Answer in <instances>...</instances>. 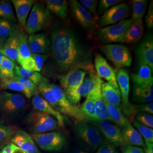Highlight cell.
I'll return each mask as SVG.
<instances>
[{"instance_id":"cell-1","label":"cell","mask_w":153,"mask_h":153,"mask_svg":"<svg viewBox=\"0 0 153 153\" xmlns=\"http://www.w3.org/2000/svg\"><path fill=\"white\" fill-rule=\"evenodd\" d=\"M51 48L56 66L64 75L78 66L90 62L88 52L75 33L65 28L55 29L51 33Z\"/></svg>"},{"instance_id":"cell-2","label":"cell","mask_w":153,"mask_h":153,"mask_svg":"<svg viewBox=\"0 0 153 153\" xmlns=\"http://www.w3.org/2000/svg\"><path fill=\"white\" fill-rule=\"evenodd\" d=\"M91 62L78 66L64 75L58 76L61 88L66 98L71 104L78 106L81 98L78 95V90L80 87L88 68Z\"/></svg>"},{"instance_id":"cell-3","label":"cell","mask_w":153,"mask_h":153,"mask_svg":"<svg viewBox=\"0 0 153 153\" xmlns=\"http://www.w3.org/2000/svg\"><path fill=\"white\" fill-rule=\"evenodd\" d=\"M26 121L33 134H43L53 131L59 127L53 117L43 112L34 109L28 114Z\"/></svg>"},{"instance_id":"cell-4","label":"cell","mask_w":153,"mask_h":153,"mask_svg":"<svg viewBox=\"0 0 153 153\" xmlns=\"http://www.w3.org/2000/svg\"><path fill=\"white\" fill-rule=\"evenodd\" d=\"M30 135L39 148L47 152H60L65 147L67 141L65 134L61 131H52Z\"/></svg>"},{"instance_id":"cell-5","label":"cell","mask_w":153,"mask_h":153,"mask_svg":"<svg viewBox=\"0 0 153 153\" xmlns=\"http://www.w3.org/2000/svg\"><path fill=\"white\" fill-rule=\"evenodd\" d=\"M75 133L84 143L94 150H97L104 141L98 127L86 121L76 123Z\"/></svg>"},{"instance_id":"cell-6","label":"cell","mask_w":153,"mask_h":153,"mask_svg":"<svg viewBox=\"0 0 153 153\" xmlns=\"http://www.w3.org/2000/svg\"><path fill=\"white\" fill-rule=\"evenodd\" d=\"M101 51L117 69L131 65L132 58L128 48L121 44H108L101 47Z\"/></svg>"},{"instance_id":"cell-7","label":"cell","mask_w":153,"mask_h":153,"mask_svg":"<svg viewBox=\"0 0 153 153\" xmlns=\"http://www.w3.org/2000/svg\"><path fill=\"white\" fill-rule=\"evenodd\" d=\"M49 85L51 90L55 95L57 102V111L62 115L71 117L75 121L76 123L85 121L79 107L71 104L66 98L62 88L59 86L55 84L49 83Z\"/></svg>"},{"instance_id":"cell-8","label":"cell","mask_w":153,"mask_h":153,"mask_svg":"<svg viewBox=\"0 0 153 153\" xmlns=\"http://www.w3.org/2000/svg\"><path fill=\"white\" fill-rule=\"evenodd\" d=\"M50 19V13L41 3H35L30 11L25 28L29 34L35 33L46 26Z\"/></svg>"},{"instance_id":"cell-9","label":"cell","mask_w":153,"mask_h":153,"mask_svg":"<svg viewBox=\"0 0 153 153\" xmlns=\"http://www.w3.org/2000/svg\"><path fill=\"white\" fill-rule=\"evenodd\" d=\"M131 22V19H126L115 25L102 28L98 33L99 38L103 43H121Z\"/></svg>"},{"instance_id":"cell-10","label":"cell","mask_w":153,"mask_h":153,"mask_svg":"<svg viewBox=\"0 0 153 153\" xmlns=\"http://www.w3.org/2000/svg\"><path fill=\"white\" fill-rule=\"evenodd\" d=\"M26 99L19 94L4 91L0 94V110L6 115H15L23 111Z\"/></svg>"},{"instance_id":"cell-11","label":"cell","mask_w":153,"mask_h":153,"mask_svg":"<svg viewBox=\"0 0 153 153\" xmlns=\"http://www.w3.org/2000/svg\"><path fill=\"white\" fill-rule=\"evenodd\" d=\"M131 14L129 5L124 2L117 4L110 7L98 20L99 25L107 27L126 20Z\"/></svg>"},{"instance_id":"cell-12","label":"cell","mask_w":153,"mask_h":153,"mask_svg":"<svg viewBox=\"0 0 153 153\" xmlns=\"http://www.w3.org/2000/svg\"><path fill=\"white\" fill-rule=\"evenodd\" d=\"M94 125L98 127L107 142L117 146L127 145L123 137L121 128L119 126L113 124L108 121L104 120L94 122Z\"/></svg>"},{"instance_id":"cell-13","label":"cell","mask_w":153,"mask_h":153,"mask_svg":"<svg viewBox=\"0 0 153 153\" xmlns=\"http://www.w3.org/2000/svg\"><path fill=\"white\" fill-rule=\"evenodd\" d=\"M69 2L73 16L80 25L88 30H93L96 27V19L90 12L76 0H71Z\"/></svg>"},{"instance_id":"cell-14","label":"cell","mask_w":153,"mask_h":153,"mask_svg":"<svg viewBox=\"0 0 153 153\" xmlns=\"http://www.w3.org/2000/svg\"><path fill=\"white\" fill-rule=\"evenodd\" d=\"M104 82L98 76L93 64L91 63L88 68L86 74L80 87L78 90L79 97L86 98L88 95Z\"/></svg>"},{"instance_id":"cell-15","label":"cell","mask_w":153,"mask_h":153,"mask_svg":"<svg viewBox=\"0 0 153 153\" xmlns=\"http://www.w3.org/2000/svg\"><path fill=\"white\" fill-rule=\"evenodd\" d=\"M138 65H148L153 70V39L152 35L146 36L136 51Z\"/></svg>"},{"instance_id":"cell-16","label":"cell","mask_w":153,"mask_h":153,"mask_svg":"<svg viewBox=\"0 0 153 153\" xmlns=\"http://www.w3.org/2000/svg\"><path fill=\"white\" fill-rule=\"evenodd\" d=\"M95 70L100 78H104L116 88L119 90L116 78V73L114 69L110 66L107 60L100 54L95 56Z\"/></svg>"},{"instance_id":"cell-17","label":"cell","mask_w":153,"mask_h":153,"mask_svg":"<svg viewBox=\"0 0 153 153\" xmlns=\"http://www.w3.org/2000/svg\"><path fill=\"white\" fill-rule=\"evenodd\" d=\"M21 30L16 28L10 38L0 44V52L14 62H18V47Z\"/></svg>"},{"instance_id":"cell-18","label":"cell","mask_w":153,"mask_h":153,"mask_svg":"<svg viewBox=\"0 0 153 153\" xmlns=\"http://www.w3.org/2000/svg\"><path fill=\"white\" fill-rule=\"evenodd\" d=\"M10 141L26 153H41L31 135L24 131H16Z\"/></svg>"},{"instance_id":"cell-19","label":"cell","mask_w":153,"mask_h":153,"mask_svg":"<svg viewBox=\"0 0 153 153\" xmlns=\"http://www.w3.org/2000/svg\"><path fill=\"white\" fill-rule=\"evenodd\" d=\"M28 44L31 53L44 55L49 52L51 42L44 33H35L28 37Z\"/></svg>"},{"instance_id":"cell-20","label":"cell","mask_w":153,"mask_h":153,"mask_svg":"<svg viewBox=\"0 0 153 153\" xmlns=\"http://www.w3.org/2000/svg\"><path fill=\"white\" fill-rule=\"evenodd\" d=\"M101 85L98 86L88 96H89L94 101L95 109V114H96V116L98 121L104 120L112 121L111 118L110 117V116L108 111L107 104L102 95Z\"/></svg>"},{"instance_id":"cell-21","label":"cell","mask_w":153,"mask_h":153,"mask_svg":"<svg viewBox=\"0 0 153 153\" xmlns=\"http://www.w3.org/2000/svg\"><path fill=\"white\" fill-rule=\"evenodd\" d=\"M32 103L33 107L35 110L43 112L52 116L57 121L59 126L64 127L65 119L63 115L54 109L46 100H45L39 94H36L33 96Z\"/></svg>"},{"instance_id":"cell-22","label":"cell","mask_w":153,"mask_h":153,"mask_svg":"<svg viewBox=\"0 0 153 153\" xmlns=\"http://www.w3.org/2000/svg\"><path fill=\"white\" fill-rule=\"evenodd\" d=\"M33 0H12L16 13L18 21L23 27L25 28L28 16L33 5L35 3Z\"/></svg>"},{"instance_id":"cell-23","label":"cell","mask_w":153,"mask_h":153,"mask_svg":"<svg viewBox=\"0 0 153 153\" xmlns=\"http://www.w3.org/2000/svg\"><path fill=\"white\" fill-rule=\"evenodd\" d=\"M116 81L120 92L122 105L124 106L129 103V76L127 71L121 68L116 74Z\"/></svg>"},{"instance_id":"cell-24","label":"cell","mask_w":153,"mask_h":153,"mask_svg":"<svg viewBox=\"0 0 153 153\" xmlns=\"http://www.w3.org/2000/svg\"><path fill=\"white\" fill-rule=\"evenodd\" d=\"M144 31L142 19L132 21L130 26L126 30L122 43L133 44L138 42L141 38Z\"/></svg>"},{"instance_id":"cell-25","label":"cell","mask_w":153,"mask_h":153,"mask_svg":"<svg viewBox=\"0 0 153 153\" xmlns=\"http://www.w3.org/2000/svg\"><path fill=\"white\" fill-rule=\"evenodd\" d=\"M153 70L148 65H139L137 73L132 74L131 79L134 85L139 87H146L153 85Z\"/></svg>"},{"instance_id":"cell-26","label":"cell","mask_w":153,"mask_h":153,"mask_svg":"<svg viewBox=\"0 0 153 153\" xmlns=\"http://www.w3.org/2000/svg\"><path fill=\"white\" fill-rule=\"evenodd\" d=\"M102 97L107 104L120 107L121 97L119 90L116 88L108 82H103L101 85Z\"/></svg>"},{"instance_id":"cell-27","label":"cell","mask_w":153,"mask_h":153,"mask_svg":"<svg viewBox=\"0 0 153 153\" xmlns=\"http://www.w3.org/2000/svg\"><path fill=\"white\" fill-rule=\"evenodd\" d=\"M123 138L127 145L137 147H144L145 141L136 128L131 126V123L121 128Z\"/></svg>"},{"instance_id":"cell-28","label":"cell","mask_w":153,"mask_h":153,"mask_svg":"<svg viewBox=\"0 0 153 153\" xmlns=\"http://www.w3.org/2000/svg\"><path fill=\"white\" fill-rule=\"evenodd\" d=\"M153 85L146 87H139L134 85L133 100L138 103L145 104L152 102L153 100Z\"/></svg>"},{"instance_id":"cell-29","label":"cell","mask_w":153,"mask_h":153,"mask_svg":"<svg viewBox=\"0 0 153 153\" xmlns=\"http://www.w3.org/2000/svg\"><path fill=\"white\" fill-rule=\"evenodd\" d=\"M46 8L49 13H52L61 18L68 15V2L66 0H47L45 1Z\"/></svg>"},{"instance_id":"cell-30","label":"cell","mask_w":153,"mask_h":153,"mask_svg":"<svg viewBox=\"0 0 153 153\" xmlns=\"http://www.w3.org/2000/svg\"><path fill=\"white\" fill-rule=\"evenodd\" d=\"M14 73L15 76L28 79L36 86H38L39 85L42 83L48 82V80L38 72L28 71L24 69L21 66L16 65L15 67Z\"/></svg>"},{"instance_id":"cell-31","label":"cell","mask_w":153,"mask_h":153,"mask_svg":"<svg viewBox=\"0 0 153 153\" xmlns=\"http://www.w3.org/2000/svg\"><path fill=\"white\" fill-rule=\"evenodd\" d=\"M1 83V88L4 90H9L16 92L22 93L27 98H31L33 94L28 90L26 89L19 82L16 81L13 78H3L0 81Z\"/></svg>"},{"instance_id":"cell-32","label":"cell","mask_w":153,"mask_h":153,"mask_svg":"<svg viewBox=\"0 0 153 153\" xmlns=\"http://www.w3.org/2000/svg\"><path fill=\"white\" fill-rule=\"evenodd\" d=\"M106 104L112 122H114L121 128L131 123L123 114L121 107L107 103Z\"/></svg>"},{"instance_id":"cell-33","label":"cell","mask_w":153,"mask_h":153,"mask_svg":"<svg viewBox=\"0 0 153 153\" xmlns=\"http://www.w3.org/2000/svg\"><path fill=\"white\" fill-rule=\"evenodd\" d=\"M82 116L86 121H97V118L95 114V106L93 99L88 96L81 107H79Z\"/></svg>"},{"instance_id":"cell-34","label":"cell","mask_w":153,"mask_h":153,"mask_svg":"<svg viewBox=\"0 0 153 153\" xmlns=\"http://www.w3.org/2000/svg\"><path fill=\"white\" fill-rule=\"evenodd\" d=\"M31 52L28 44V35L25 31H21L18 47V63L31 57Z\"/></svg>"},{"instance_id":"cell-35","label":"cell","mask_w":153,"mask_h":153,"mask_svg":"<svg viewBox=\"0 0 153 153\" xmlns=\"http://www.w3.org/2000/svg\"><path fill=\"white\" fill-rule=\"evenodd\" d=\"M49 83L48 82H44L39 85L38 86L39 93L42 95V98L45 100H46L54 109L57 111V102L54 94L49 87Z\"/></svg>"},{"instance_id":"cell-36","label":"cell","mask_w":153,"mask_h":153,"mask_svg":"<svg viewBox=\"0 0 153 153\" xmlns=\"http://www.w3.org/2000/svg\"><path fill=\"white\" fill-rule=\"evenodd\" d=\"M13 22L0 18V44L10 38L15 32L16 27Z\"/></svg>"},{"instance_id":"cell-37","label":"cell","mask_w":153,"mask_h":153,"mask_svg":"<svg viewBox=\"0 0 153 153\" xmlns=\"http://www.w3.org/2000/svg\"><path fill=\"white\" fill-rule=\"evenodd\" d=\"M16 64L14 61L3 56L0 64V72L5 78H12L15 76L14 69Z\"/></svg>"},{"instance_id":"cell-38","label":"cell","mask_w":153,"mask_h":153,"mask_svg":"<svg viewBox=\"0 0 153 153\" xmlns=\"http://www.w3.org/2000/svg\"><path fill=\"white\" fill-rule=\"evenodd\" d=\"M131 4L133 9L131 20L136 21L142 19V18L146 12L148 1L133 0L131 1Z\"/></svg>"},{"instance_id":"cell-39","label":"cell","mask_w":153,"mask_h":153,"mask_svg":"<svg viewBox=\"0 0 153 153\" xmlns=\"http://www.w3.org/2000/svg\"><path fill=\"white\" fill-rule=\"evenodd\" d=\"M16 131L15 126L4 124H0V150L5 144L9 143Z\"/></svg>"},{"instance_id":"cell-40","label":"cell","mask_w":153,"mask_h":153,"mask_svg":"<svg viewBox=\"0 0 153 153\" xmlns=\"http://www.w3.org/2000/svg\"><path fill=\"white\" fill-rule=\"evenodd\" d=\"M0 18L14 21L16 19L14 10L9 1L2 0L0 1Z\"/></svg>"},{"instance_id":"cell-41","label":"cell","mask_w":153,"mask_h":153,"mask_svg":"<svg viewBox=\"0 0 153 153\" xmlns=\"http://www.w3.org/2000/svg\"><path fill=\"white\" fill-rule=\"evenodd\" d=\"M133 126L136 128V130L140 134L145 142L153 143V128H150L146 126H143L137 121H134Z\"/></svg>"},{"instance_id":"cell-42","label":"cell","mask_w":153,"mask_h":153,"mask_svg":"<svg viewBox=\"0 0 153 153\" xmlns=\"http://www.w3.org/2000/svg\"><path fill=\"white\" fill-rule=\"evenodd\" d=\"M13 78L18 82H19L22 85H23L26 89L30 91H31L33 95H35L36 94H38L39 90L37 86H36L34 83L28 79L21 78L19 76H15L13 77Z\"/></svg>"},{"instance_id":"cell-43","label":"cell","mask_w":153,"mask_h":153,"mask_svg":"<svg viewBox=\"0 0 153 153\" xmlns=\"http://www.w3.org/2000/svg\"><path fill=\"white\" fill-rule=\"evenodd\" d=\"M137 121L150 128L153 127V115L145 112H140L136 115Z\"/></svg>"},{"instance_id":"cell-44","label":"cell","mask_w":153,"mask_h":153,"mask_svg":"<svg viewBox=\"0 0 153 153\" xmlns=\"http://www.w3.org/2000/svg\"><path fill=\"white\" fill-rule=\"evenodd\" d=\"M123 2L120 0H101L99 1L98 7V14H101L109 9L110 7L116 5V4Z\"/></svg>"},{"instance_id":"cell-45","label":"cell","mask_w":153,"mask_h":153,"mask_svg":"<svg viewBox=\"0 0 153 153\" xmlns=\"http://www.w3.org/2000/svg\"><path fill=\"white\" fill-rule=\"evenodd\" d=\"M31 56L35 61V67L33 71L40 72L44 66V63L47 59V56L41 54H31Z\"/></svg>"},{"instance_id":"cell-46","label":"cell","mask_w":153,"mask_h":153,"mask_svg":"<svg viewBox=\"0 0 153 153\" xmlns=\"http://www.w3.org/2000/svg\"><path fill=\"white\" fill-rule=\"evenodd\" d=\"M98 1L97 0H81L79 4L92 14L96 16Z\"/></svg>"},{"instance_id":"cell-47","label":"cell","mask_w":153,"mask_h":153,"mask_svg":"<svg viewBox=\"0 0 153 153\" xmlns=\"http://www.w3.org/2000/svg\"><path fill=\"white\" fill-rule=\"evenodd\" d=\"M97 153H119V152L115 146L104 140L97 149Z\"/></svg>"},{"instance_id":"cell-48","label":"cell","mask_w":153,"mask_h":153,"mask_svg":"<svg viewBox=\"0 0 153 153\" xmlns=\"http://www.w3.org/2000/svg\"><path fill=\"white\" fill-rule=\"evenodd\" d=\"M146 25L148 28H153V1H151L149 7L148 13L145 18Z\"/></svg>"},{"instance_id":"cell-49","label":"cell","mask_w":153,"mask_h":153,"mask_svg":"<svg viewBox=\"0 0 153 153\" xmlns=\"http://www.w3.org/2000/svg\"><path fill=\"white\" fill-rule=\"evenodd\" d=\"M137 111L140 112H145L152 115L153 114V103L150 102L145 104L136 105Z\"/></svg>"},{"instance_id":"cell-50","label":"cell","mask_w":153,"mask_h":153,"mask_svg":"<svg viewBox=\"0 0 153 153\" xmlns=\"http://www.w3.org/2000/svg\"><path fill=\"white\" fill-rule=\"evenodd\" d=\"M122 153H144L142 148L131 145H126Z\"/></svg>"},{"instance_id":"cell-51","label":"cell","mask_w":153,"mask_h":153,"mask_svg":"<svg viewBox=\"0 0 153 153\" xmlns=\"http://www.w3.org/2000/svg\"><path fill=\"white\" fill-rule=\"evenodd\" d=\"M14 145L11 143L5 144L0 150V153H13Z\"/></svg>"},{"instance_id":"cell-52","label":"cell","mask_w":153,"mask_h":153,"mask_svg":"<svg viewBox=\"0 0 153 153\" xmlns=\"http://www.w3.org/2000/svg\"><path fill=\"white\" fill-rule=\"evenodd\" d=\"M143 149L144 153H153V143L145 142V146Z\"/></svg>"},{"instance_id":"cell-53","label":"cell","mask_w":153,"mask_h":153,"mask_svg":"<svg viewBox=\"0 0 153 153\" xmlns=\"http://www.w3.org/2000/svg\"><path fill=\"white\" fill-rule=\"evenodd\" d=\"M73 153H88V150L83 147H78L76 149Z\"/></svg>"},{"instance_id":"cell-54","label":"cell","mask_w":153,"mask_h":153,"mask_svg":"<svg viewBox=\"0 0 153 153\" xmlns=\"http://www.w3.org/2000/svg\"><path fill=\"white\" fill-rule=\"evenodd\" d=\"M13 153H26L25 152H23L22 150H21L20 148L16 147V146L14 145V147L13 149Z\"/></svg>"},{"instance_id":"cell-55","label":"cell","mask_w":153,"mask_h":153,"mask_svg":"<svg viewBox=\"0 0 153 153\" xmlns=\"http://www.w3.org/2000/svg\"><path fill=\"white\" fill-rule=\"evenodd\" d=\"M3 55L0 52V64H1V61H2V57H3Z\"/></svg>"},{"instance_id":"cell-56","label":"cell","mask_w":153,"mask_h":153,"mask_svg":"<svg viewBox=\"0 0 153 153\" xmlns=\"http://www.w3.org/2000/svg\"><path fill=\"white\" fill-rule=\"evenodd\" d=\"M3 78H4L2 76V74H1V72H0V81H1V79H2Z\"/></svg>"},{"instance_id":"cell-57","label":"cell","mask_w":153,"mask_h":153,"mask_svg":"<svg viewBox=\"0 0 153 153\" xmlns=\"http://www.w3.org/2000/svg\"><path fill=\"white\" fill-rule=\"evenodd\" d=\"M1 83L0 82V88H1Z\"/></svg>"}]
</instances>
